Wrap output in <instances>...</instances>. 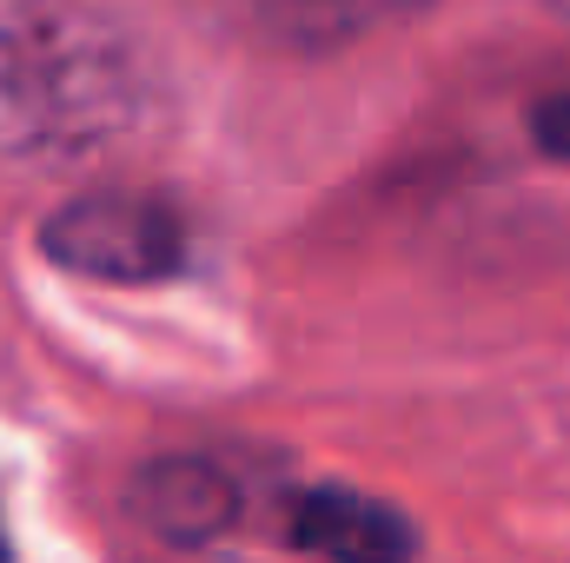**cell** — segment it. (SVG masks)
<instances>
[{
  "label": "cell",
  "mask_w": 570,
  "mask_h": 563,
  "mask_svg": "<svg viewBox=\"0 0 570 563\" xmlns=\"http://www.w3.org/2000/svg\"><path fill=\"white\" fill-rule=\"evenodd\" d=\"M40 253L100 285H159L186 266V219L153 192H80L40 219Z\"/></svg>",
  "instance_id": "2"
},
{
  "label": "cell",
  "mask_w": 570,
  "mask_h": 563,
  "mask_svg": "<svg viewBox=\"0 0 570 563\" xmlns=\"http://www.w3.org/2000/svg\"><path fill=\"white\" fill-rule=\"evenodd\" d=\"M146 113L134 40L80 0H0V159H80Z\"/></svg>",
  "instance_id": "1"
},
{
  "label": "cell",
  "mask_w": 570,
  "mask_h": 563,
  "mask_svg": "<svg viewBox=\"0 0 570 563\" xmlns=\"http://www.w3.org/2000/svg\"><path fill=\"white\" fill-rule=\"evenodd\" d=\"M531 140H538V152H551L558 166H570V87L564 93H544L531 107Z\"/></svg>",
  "instance_id": "6"
},
{
  "label": "cell",
  "mask_w": 570,
  "mask_h": 563,
  "mask_svg": "<svg viewBox=\"0 0 570 563\" xmlns=\"http://www.w3.org/2000/svg\"><path fill=\"white\" fill-rule=\"evenodd\" d=\"M292 544L312 551V557H338V563H399L419 551V524L405 511H392L385 497L325 484V491L298 497Z\"/></svg>",
  "instance_id": "4"
},
{
  "label": "cell",
  "mask_w": 570,
  "mask_h": 563,
  "mask_svg": "<svg viewBox=\"0 0 570 563\" xmlns=\"http://www.w3.org/2000/svg\"><path fill=\"white\" fill-rule=\"evenodd\" d=\"M558 7H564V13H570V0H558Z\"/></svg>",
  "instance_id": "8"
},
{
  "label": "cell",
  "mask_w": 570,
  "mask_h": 563,
  "mask_svg": "<svg viewBox=\"0 0 570 563\" xmlns=\"http://www.w3.org/2000/svg\"><path fill=\"white\" fill-rule=\"evenodd\" d=\"M127 511H134V524L153 531L159 544L199 551V544H219V537L239 524L246 491H239V477H233L219 457L173 451V457H146L140 471H134Z\"/></svg>",
  "instance_id": "3"
},
{
  "label": "cell",
  "mask_w": 570,
  "mask_h": 563,
  "mask_svg": "<svg viewBox=\"0 0 570 563\" xmlns=\"http://www.w3.org/2000/svg\"><path fill=\"white\" fill-rule=\"evenodd\" d=\"M431 0H246L253 27L273 33L279 47L298 53H332V47H352L365 33H385L399 20H419Z\"/></svg>",
  "instance_id": "5"
},
{
  "label": "cell",
  "mask_w": 570,
  "mask_h": 563,
  "mask_svg": "<svg viewBox=\"0 0 570 563\" xmlns=\"http://www.w3.org/2000/svg\"><path fill=\"white\" fill-rule=\"evenodd\" d=\"M0 557H7V537H0Z\"/></svg>",
  "instance_id": "7"
}]
</instances>
